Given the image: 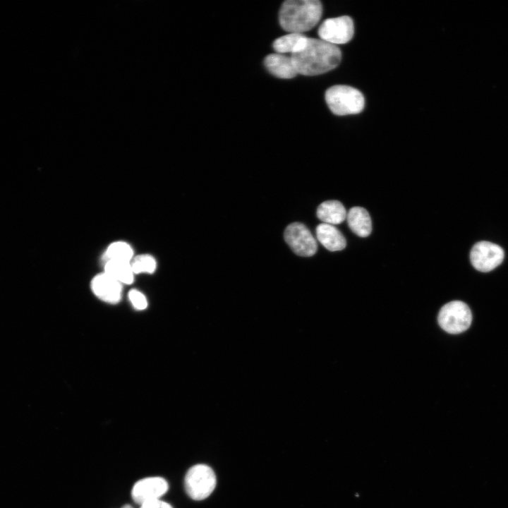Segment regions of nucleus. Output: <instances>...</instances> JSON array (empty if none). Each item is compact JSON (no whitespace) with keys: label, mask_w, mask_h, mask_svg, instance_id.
<instances>
[{"label":"nucleus","mask_w":508,"mask_h":508,"mask_svg":"<svg viewBox=\"0 0 508 508\" xmlns=\"http://www.w3.org/2000/svg\"><path fill=\"white\" fill-rule=\"evenodd\" d=\"M298 73L316 75L336 68L341 61L339 47L324 40L308 38L305 47L291 55Z\"/></svg>","instance_id":"nucleus-1"},{"label":"nucleus","mask_w":508,"mask_h":508,"mask_svg":"<svg viewBox=\"0 0 508 508\" xmlns=\"http://www.w3.org/2000/svg\"><path fill=\"white\" fill-rule=\"evenodd\" d=\"M322 6L318 0H287L279 10L282 28L290 33L306 32L320 21Z\"/></svg>","instance_id":"nucleus-2"},{"label":"nucleus","mask_w":508,"mask_h":508,"mask_svg":"<svg viewBox=\"0 0 508 508\" xmlns=\"http://www.w3.org/2000/svg\"><path fill=\"white\" fill-rule=\"evenodd\" d=\"M325 100L331 111L338 116L358 114L365 105L364 97L358 90L343 85L327 89Z\"/></svg>","instance_id":"nucleus-3"},{"label":"nucleus","mask_w":508,"mask_h":508,"mask_svg":"<svg viewBox=\"0 0 508 508\" xmlns=\"http://www.w3.org/2000/svg\"><path fill=\"white\" fill-rule=\"evenodd\" d=\"M217 478L213 470L206 464H196L186 473L184 485L188 495L194 500L208 497L214 490Z\"/></svg>","instance_id":"nucleus-4"},{"label":"nucleus","mask_w":508,"mask_h":508,"mask_svg":"<svg viewBox=\"0 0 508 508\" xmlns=\"http://www.w3.org/2000/svg\"><path fill=\"white\" fill-rule=\"evenodd\" d=\"M437 320L440 327L445 332L459 334L469 328L472 322V313L465 303L453 301L442 307Z\"/></svg>","instance_id":"nucleus-5"},{"label":"nucleus","mask_w":508,"mask_h":508,"mask_svg":"<svg viewBox=\"0 0 508 508\" xmlns=\"http://www.w3.org/2000/svg\"><path fill=\"white\" fill-rule=\"evenodd\" d=\"M353 34V20L347 16L326 19L318 28L320 40L336 46L349 42Z\"/></svg>","instance_id":"nucleus-6"},{"label":"nucleus","mask_w":508,"mask_h":508,"mask_svg":"<svg viewBox=\"0 0 508 508\" xmlns=\"http://www.w3.org/2000/svg\"><path fill=\"white\" fill-rule=\"evenodd\" d=\"M504 257V250L500 246L485 241L474 244L470 252L473 267L483 272L495 269L502 263Z\"/></svg>","instance_id":"nucleus-7"},{"label":"nucleus","mask_w":508,"mask_h":508,"mask_svg":"<svg viewBox=\"0 0 508 508\" xmlns=\"http://www.w3.org/2000/svg\"><path fill=\"white\" fill-rule=\"evenodd\" d=\"M284 240L298 255L310 257L318 249L316 240L304 224L294 222L287 226L284 234Z\"/></svg>","instance_id":"nucleus-8"},{"label":"nucleus","mask_w":508,"mask_h":508,"mask_svg":"<svg viewBox=\"0 0 508 508\" xmlns=\"http://www.w3.org/2000/svg\"><path fill=\"white\" fill-rule=\"evenodd\" d=\"M169 488L167 480L161 477H148L135 483L131 496L134 502L143 504L147 502L158 500Z\"/></svg>","instance_id":"nucleus-9"},{"label":"nucleus","mask_w":508,"mask_h":508,"mask_svg":"<svg viewBox=\"0 0 508 508\" xmlns=\"http://www.w3.org/2000/svg\"><path fill=\"white\" fill-rule=\"evenodd\" d=\"M91 288L99 298L107 303H116L121 299V284L106 273L95 276L92 280Z\"/></svg>","instance_id":"nucleus-10"},{"label":"nucleus","mask_w":508,"mask_h":508,"mask_svg":"<svg viewBox=\"0 0 508 508\" xmlns=\"http://www.w3.org/2000/svg\"><path fill=\"white\" fill-rule=\"evenodd\" d=\"M265 66L270 73L279 78L289 79L298 74L291 56L283 54L267 55L265 59Z\"/></svg>","instance_id":"nucleus-11"},{"label":"nucleus","mask_w":508,"mask_h":508,"mask_svg":"<svg viewBox=\"0 0 508 508\" xmlns=\"http://www.w3.org/2000/svg\"><path fill=\"white\" fill-rule=\"evenodd\" d=\"M315 231L318 240L328 250L337 251L346 247L344 236L334 225L322 223L316 227Z\"/></svg>","instance_id":"nucleus-12"},{"label":"nucleus","mask_w":508,"mask_h":508,"mask_svg":"<svg viewBox=\"0 0 508 508\" xmlns=\"http://www.w3.org/2000/svg\"><path fill=\"white\" fill-rule=\"evenodd\" d=\"M346 219L351 230L360 237H367L372 231L371 218L365 209L353 207L346 214Z\"/></svg>","instance_id":"nucleus-13"},{"label":"nucleus","mask_w":508,"mask_h":508,"mask_svg":"<svg viewBox=\"0 0 508 508\" xmlns=\"http://www.w3.org/2000/svg\"><path fill=\"white\" fill-rule=\"evenodd\" d=\"M346 211L342 203L337 200L322 202L317 209V217L325 224L336 225L346 219Z\"/></svg>","instance_id":"nucleus-14"},{"label":"nucleus","mask_w":508,"mask_h":508,"mask_svg":"<svg viewBox=\"0 0 508 508\" xmlns=\"http://www.w3.org/2000/svg\"><path fill=\"white\" fill-rule=\"evenodd\" d=\"M308 38L302 34L289 33L276 39L272 47L279 54L290 52L293 54L299 52L305 47Z\"/></svg>","instance_id":"nucleus-15"},{"label":"nucleus","mask_w":508,"mask_h":508,"mask_svg":"<svg viewBox=\"0 0 508 508\" xmlns=\"http://www.w3.org/2000/svg\"><path fill=\"white\" fill-rule=\"evenodd\" d=\"M104 273L121 284H130L133 281L134 273L130 262L108 260Z\"/></svg>","instance_id":"nucleus-16"},{"label":"nucleus","mask_w":508,"mask_h":508,"mask_svg":"<svg viewBox=\"0 0 508 508\" xmlns=\"http://www.w3.org/2000/svg\"><path fill=\"white\" fill-rule=\"evenodd\" d=\"M108 260L130 262L133 252L129 244L123 241L112 243L107 250Z\"/></svg>","instance_id":"nucleus-17"},{"label":"nucleus","mask_w":508,"mask_h":508,"mask_svg":"<svg viewBox=\"0 0 508 508\" xmlns=\"http://www.w3.org/2000/svg\"><path fill=\"white\" fill-rule=\"evenodd\" d=\"M131 265L134 274H152L155 272L157 264L152 256L145 254L136 256Z\"/></svg>","instance_id":"nucleus-18"},{"label":"nucleus","mask_w":508,"mask_h":508,"mask_svg":"<svg viewBox=\"0 0 508 508\" xmlns=\"http://www.w3.org/2000/svg\"><path fill=\"white\" fill-rule=\"evenodd\" d=\"M128 298L134 308L138 310H144L147 306L145 296L136 289H132L129 291Z\"/></svg>","instance_id":"nucleus-19"},{"label":"nucleus","mask_w":508,"mask_h":508,"mask_svg":"<svg viewBox=\"0 0 508 508\" xmlns=\"http://www.w3.org/2000/svg\"><path fill=\"white\" fill-rule=\"evenodd\" d=\"M140 508H173L169 503L162 500H155L141 504Z\"/></svg>","instance_id":"nucleus-20"},{"label":"nucleus","mask_w":508,"mask_h":508,"mask_svg":"<svg viewBox=\"0 0 508 508\" xmlns=\"http://www.w3.org/2000/svg\"><path fill=\"white\" fill-rule=\"evenodd\" d=\"M121 508H133V507L129 504H125Z\"/></svg>","instance_id":"nucleus-21"}]
</instances>
